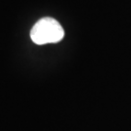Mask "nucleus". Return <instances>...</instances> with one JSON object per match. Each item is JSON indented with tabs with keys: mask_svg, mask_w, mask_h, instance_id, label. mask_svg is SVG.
I'll return each mask as SVG.
<instances>
[{
	"mask_svg": "<svg viewBox=\"0 0 131 131\" xmlns=\"http://www.w3.org/2000/svg\"><path fill=\"white\" fill-rule=\"evenodd\" d=\"M64 37V30L60 24L52 18H43L34 24L30 38L37 45L59 42Z\"/></svg>",
	"mask_w": 131,
	"mask_h": 131,
	"instance_id": "obj_1",
	"label": "nucleus"
}]
</instances>
